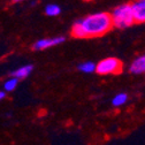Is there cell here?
Here are the masks:
<instances>
[{"instance_id":"obj_4","label":"cell","mask_w":145,"mask_h":145,"mask_svg":"<svg viewBox=\"0 0 145 145\" xmlns=\"http://www.w3.org/2000/svg\"><path fill=\"white\" fill-rule=\"evenodd\" d=\"M65 40H66V38L65 37H61V36H58V37H53V38H44V39H39V40L33 44L32 48L36 50V51L46 50V48H50V47H53V46L60 45Z\"/></svg>"},{"instance_id":"obj_6","label":"cell","mask_w":145,"mask_h":145,"mask_svg":"<svg viewBox=\"0 0 145 145\" xmlns=\"http://www.w3.org/2000/svg\"><path fill=\"white\" fill-rule=\"evenodd\" d=\"M129 70L133 74H143V72H145V54L136 58L131 62Z\"/></svg>"},{"instance_id":"obj_11","label":"cell","mask_w":145,"mask_h":145,"mask_svg":"<svg viewBox=\"0 0 145 145\" xmlns=\"http://www.w3.org/2000/svg\"><path fill=\"white\" fill-rule=\"evenodd\" d=\"M17 83H19V80L12 77L10 80H8V81L5 83V90H7V91H13V90L16 88Z\"/></svg>"},{"instance_id":"obj_5","label":"cell","mask_w":145,"mask_h":145,"mask_svg":"<svg viewBox=\"0 0 145 145\" xmlns=\"http://www.w3.org/2000/svg\"><path fill=\"white\" fill-rule=\"evenodd\" d=\"M135 23H145V0H137L130 4Z\"/></svg>"},{"instance_id":"obj_2","label":"cell","mask_w":145,"mask_h":145,"mask_svg":"<svg viewBox=\"0 0 145 145\" xmlns=\"http://www.w3.org/2000/svg\"><path fill=\"white\" fill-rule=\"evenodd\" d=\"M110 16L112 27H115L118 29H125L135 23L130 4H123L115 7Z\"/></svg>"},{"instance_id":"obj_10","label":"cell","mask_w":145,"mask_h":145,"mask_svg":"<svg viewBox=\"0 0 145 145\" xmlns=\"http://www.w3.org/2000/svg\"><path fill=\"white\" fill-rule=\"evenodd\" d=\"M60 13H61V8L56 4H51L45 7V14L48 16H58Z\"/></svg>"},{"instance_id":"obj_3","label":"cell","mask_w":145,"mask_h":145,"mask_svg":"<svg viewBox=\"0 0 145 145\" xmlns=\"http://www.w3.org/2000/svg\"><path fill=\"white\" fill-rule=\"evenodd\" d=\"M122 70V62L116 58H106L96 65V72L99 75L119 74Z\"/></svg>"},{"instance_id":"obj_9","label":"cell","mask_w":145,"mask_h":145,"mask_svg":"<svg viewBox=\"0 0 145 145\" xmlns=\"http://www.w3.org/2000/svg\"><path fill=\"white\" fill-rule=\"evenodd\" d=\"M78 70H81L82 72H85V74H91V72L96 71V63L92 61H85L78 65Z\"/></svg>"},{"instance_id":"obj_7","label":"cell","mask_w":145,"mask_h":145,"mask_svg":"<svg viewBox=\"0 0 145 145\" xmlns=\"http://www.w3.org/2000/svg\"><path fill=\"white\" fill-rule=\"evenodd\" d=\"M33 69V66L32 65H25L23 67H20L19 69H16L15 71L12 72V76L16 80H21V78H25L28 77L30 74H31V71Z\"/></svg>"},{"instance_id":"obj_8","label":"cell","mask_w":145,"mask_h":145,"mask_svg":"<svg viewBox=\"0 0 145 145\" xmlns=\"http://www.w3.org/2000/svg\"><path fill=\"white\" fill-rule=\"evenodd\" d=\"M127 100H128V95L124 93V92H120L113 97L112 105L114 107H120V106H123L127 103Z\"/></svg>"},{"instance_id":"obj_12","label":"cell","mask_w":145,"mask_h":145,"mask_svg":"<svg viewBox=\"0 0 145 145\" xmlns=\"http://www.w3.org/2000/svg\"><path fill=\"white\" fill-rule=\"evenodd\" d=\"M6 97V92L5 91H0V100H3Z\"/></svg>"},{"instance_id":"obj_1","label":"cell","mask_w":145,"mask_h":145,"mask_svg":"<svg viewBox=\"0 0 145 145\" xmlns=\"http://www.w3.org/2000/svg\"><path fill=\"white\" fill-rule=\"evenodd\" d=\"M112 29L111 16L108 13L99 12L86 15L76 21L71 28V36L75 38L100 37Z\"/></svg>"}]
</instances>
